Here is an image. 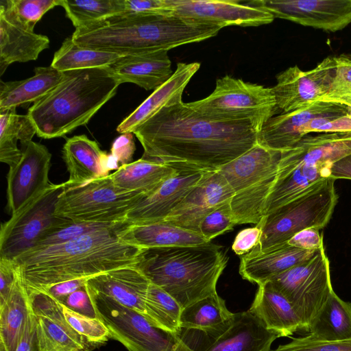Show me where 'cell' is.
Listing matches in <instances>:
<instances>
[{
	"label": "cell",
	"instance_id": "6da1fadb",
	"mask_svg": "<svg viewBox=\"0 0 351 351\" xmlns=\"http://www.w3.org/2000/svg\"><path fill=\"white\" fill-rule=\"evenodd\" d=\"M267 120L208 119L181 101L161 108L133 133L144 150L141 158L213 171L254 147Z\"/></svg>",
	"mask_w": 351,
	"mask_h": 351
},
{
	"label": "cell",
	"instance_id": "7a4b0ae2",
	"mask_svg": "<svg viewBox=\"0 0 351 351\" xmlns=\"http://www.w3.org/2000/svg\"><path fill=\"white\" fill-rule=\"evenodd\" d=\"M114 227L85 234L64 243L28 250L14 260L27 291H44L68 280L138 263L145 249L121 241Z\"/></svg>",
	"mask_w": 351,
	"mask_h": 351
},
{
	"label": "cell",
	"instance_id": "3957f363",
	"mask_svg": "<svg viewBox=\"0 0 351 351\" xmlns=\"http://www.w3.org/2000/svg\"><path fill=\"white\" fill-rule=\"evenodd\" d=\"M221 29L173 14H121L76 28L71 38L82 47L127 56L200 42Z\"/></svg>",
	"mask_w": 351,
	"mask_h": 351
},
{
	"label": "cell",
	"instance_id": "277c9868",
	"mask_svg": "<svg viewBox=\"0 0 351 351\" xmlns=\"http://www.w3.org/2000/svg\"><path fill=\"white\" fill-rule=\"evenodd\" d=\"M63 73L60 83L27 113L43 138L62 137L86 124L121 84L109 66Z\"/></svg>",
	"mask_w": 351,
	"mask_h": 351
},
{
	"label": "cell",
	"instance_id": "5b68a950",
	"mask_svg": "<svg viewBox=\"0 0 351 351\" xmlns=\"http://www.w3.org/2000/svg\"><path fill=\"white\" fill-rule=\"evenodd\" d=\"M228 261L227 250L208 242L145 249L136 266L150 282L169 293L184 308L217 293V281Z\"/></svg>",
	"mask_w": 351,
	"mask_h": 351
},
{
	"label": "cell",
	"instance_id": "8992f818",
	"mask_svg": "<svg viewBox=\"0 0 351 351\" xmlns=\"http://www.w3.org/2000/svg\"><path fill=\"white\" fill-rule=\"evenodd\" d=\"M281 153L256 143L218 169L234 192L230 205L236 225H256L265 216Z\"/></svg>",
	"mask_w": 351,
	"mask_h": 351
},
{
	"label": "cell",
	"instance_id": "52a82bcc",
	"mask_svg": "<svg viewBox=\"0 0 351 351\" xmlns=\"http://www.w3.org/2000/svg\"><path fill=\"white\" fill-rule=\"evenodd\" d=\"M335 181L330 177L266 215L258 223L262 234L254 248L265 252L287 243L304 229L324 228L338 201Z\"/></svg>",
	"mask_w": 351,
	"mask_h": 351
},
{
	"label": "cell",
	"instance_id": "ba28073f",
	"mask_svg": "<svg viewBox=\"0 0 351 351\" xmlns=\"http://www.w3.org/2000/svg\"><path fill=\"white\" fill-rule=\"evenodd\" d=\"M64 184L56 215L75 222L123 223L128 213L145 193L121 189L110 175L80 184Z\"/></svg>",
	"mask_w": 351,
	"mask_h": 351
},
{
	"label": "cell",
	"instance_id": "9c48e42d",
	"mask_svg": "<svg viewBox=\"0 0 351 351\" xmlns=\"http://www.w3.org/2000/svg\"><path fill=\"white\" fill-rule=\"evenodd\" d=\"M87 291L110 338L128 351H195L180 335L153 325L138 311L109 296Z\"/></svg>",
	"mask_w": 351,
	"mask_h": 351
},
{
	"label": "cell",
	"instance_id": "30bf717a",
	"mask_svg": "<svg viewBox=\"0 0 351 351\" xmlns=\"http://www.w3.org/2000/svg\"><path fill=\"white\" fill-rule=\"evenodd\" d=\"M64 182L51 184L25 207L1 225L0 257L14 260L33 249L45 234L71 220L56 215Z\"/></svg>",
	"mask_w": 351,
	"mask_h": 351
},
{
	"label": "cell",
	"instance_id": "8fae6325",
	"mask_svg": "<svg viewBox=\"0 0 351 351\" xmlns=\"http://www.w3.org/2000/svg\"><path fill=\"white\" fill-rule=\"evenodd\" d=\"M186 104L200 115L216 120L269 119L276 114L272 88L230 75L218 79L214 90L206 98Z\"/></svg>",
	"mask_w": 351,
	"mask_h": 351
},
{
	"label": "cell",
	"instance_id": "7c38bea8",
	"mask_svg": "<svg viewBox=\"0 0 351 351\" xmlns=\"http://www.w3.org/2000/svg\"><path fill=\"white\" fill-rule=\"evenodd\" d=\"M268 281L292 304L303 322L304 332H309L311 322L333 290L324 247L309 260Z\"/></svg>",
	"mask_w": 351,
	"mask_h": 351
},
{
	"label": "cell",
	"instance_id": "4fadbf2b",
	"mask_svg": "<svg viewBox=\"0 0 351 351\" xmlns=\"http://www.w3.org/2000/svg\"><path fill=\"white\" fill-rule=\"evenodd\" d=\"M336 68L335 57L328 56L311 70L304 71L295 65L278 74L272 87L276 114L298 110L327 95Z\"/></svg>",
	"mask_w": 351,
	"mask_h": 351
},
{
	"label": "cell",
	"instance_id": "5bb4252c",
	"mask_svg": "<svg viewBox=\"0 0 351 351\" xmlns=\"http://www.w3.org/2000/svg\"><path fill=\"white\" fill-rule=\"evenodd\" d=\"M303 26L336 32L351 23V0H254L245 1Z\"/></svg>",
	"mask_w": 351,
	"mask_h": 351
},
{
	"label": "cell",
	"instance_id": "9a60e30c",
	"mask_svg": "<svg viewBox=\"0 0 351 351\" xmlns=\"http://www.w3.org/2000/svg\"><path fill=\"white\" fill-rule=\"evenodd\" d=\"M38 351H87L90 344L67 322L61 303L44 291H27Z\"/></svg>",
	"mask_w": 351,
	"mask_h": 351
},
{
	"label": "cell",
	"instance_id": "2e32d148",
	"mask_svg": "<svg viewBox=\"0 0 351 351\" xmlns=\"http://www.w3.org/2000/svg\"><path fill=\"white\" fill-rule=\"evenodd\" d=\"M22 147L20 160L10 167L7 175V210L10 215L51 184L49 180L51 154L47 147L32 141Z\"/></svg>",
	"mask_w": 351,
	"mask_h": 351
},
{
	"label": "cell",
	"instance_id": "e0dca14e",
	"mask_svg": "<svg viewBox=\"0 0 351 351\" xmlns=\"http://www.w3.org/2000/svg\"><path fill=\"white\" fill-rule=\"evenodd\" d=\"M171 14L221 28L230 25L259 26L273 22L267 11L236 0H168Z\"/></svg>",
	"mask_w": 351,
	"mask_h": 351
},
{
	"label": "cell",
	"instance_id": "ac0fdd59",
	"mask_svg": "<svg viewBox=\"0 0 351 351\" xmlns=\"http://www.w3.org/2000/svg\"><path fill=\"white\" fill-rule=\"evenodd\" d=\"M346 106L315 101L298 110L269 119L260 130L257 143L268 149L283 152L298 143L304 136V127L319 117L337 118L347 114Z\"/></svg>",
	"mask_w": 351,
	"mask_h": 351
},
{
	"label": "cell",
	"instance_id": "d6986e66",
	"mask_svg": "<svg viewBox=\"0 0 351 351\" xmlns=\"http://www.w3.org/2000/svg\"><path fill=\"white\" fill-rule=\"evenodd\" d=\"M176 175L144 193L128 213L123 226L163 221L191 192L206 171L178 169Z\"/></svg>",
	"mask_w": 351,
	"mask_h": 351
},
{
	"label": "cell",
	"instance_id": "ffe728a7",
	"mask_svg": "<svg viewBox=\"0 0 351 351\" xmlns=\"http://www.w3.org/2000/svg\"><path fill=\"white\" fill-rule=\"evenodd\" d=\"M233 195V191L218 170L206 171L163 221L199 233V226L204 217L219 206L231 201Z\"/></svg>",
	"mask_w": 351,
	"mask_h": 351
},
{
	"label": "cell",
	"instance_id": "44dd1931",
	"mask_svg": "<svg viewBox=\"0 0 351 351\" xmlns=\"http://www.w3.org/2000/svg\"><path fill=\"white\" fill-rule=\"evenodd\" d=\"M62 158L69 174V184H80L109 176L118 169L110 154L101 149L98 143L85 134L74 136L66 140L62 150Z\"/></svg>",
	"mask_w": 351,
	"mask_h": 351
},
{
	"label": "cell",
	"instance_id": "7402d4cb",
	"mask_svg": "<svg viewBox=\"0 0 351 351\" xmlns=\"http://www.w3.org/2000/svg\"><path fill=\"white\" fill-rule=\"evenodd\" d=\"M149 284L136 265L96 275L86 282L88 290L109 296L145 317V302Z\"/></svg>",
	"mask_w": 351,
	"mask_h": 351
},
{
	"label": "cell",
	"instance_id": "603a6c76",
	"mask_svg": "<svg viewBox=\"0 0 351 351\" xmlns=\"http://www.w3.org/2000/svg\"><path fill=\"white\" fill-rule=\"evenodd\" d=\"M277 338L247 311L234 313L231 324L199 351H270Z\"/></svg>",
	"mask_w": 351,
	"mask_h": 351
},
{
	"label": "cell",
	"instance_id": "cb8c5ba5",
	"mask_svg": "<svg viewBox=\"0 0 351 351\" xmlns=\"http://www.w3.org/2000/svg\"><path fill=\"white\" fill-rule=\"evenodd\" d=\"M317 250L300 249L288 243L265 252L254 248L241 257L239 274L244 280L259 285L309 260Z\"/></svg>",
	"mask_w": 351,
	"mask_h": 351
},
{
	"label": "cell",
	"instance_id": "d4e9b609",
	"mask_svg": "<svg viewBox=\"0 0 351 351\" xmlns=\"http://www.w3.org/2000/svg\"><path fill=\"white\" fill-rule=\"evenodd\" d=\"M198 62H179L171 77L158 87L117 126L120 134L134 132L141 125L165 106L182 101V93L199 70Z\"/></svg>",
	"mask_w": 351,
	"mask_h": 351
},
{
	"label": "cell",
	"instance_id": "484cf974",
	"mask_svg": "<svg viewBox=\"0 0 351 351\" xmlns=\"http://www.w3.org/2000/svg\"><path fill=\"white\" fill-rule=\"evenodd\" d=\"M167 51L122 56L109 67L120 84L133 83L147 90H155L173 73Z\"/></svg>",
	"mask_w": 351,
	"mask_h": 351
},
{
	"label": "cell",
	"instance_id": "4316f807",
	"mask_svg": "<svg viewBox=\"0 0 351 351\" xmlns=\"http://www.w3.org/2000/svg\"><path fill=\"white\" fill-rule=\"evenodd\" d=\"M248 311L278 337L304 332L303 322L292 304L269 281L258 285Z\"/></svg>",
	"mask_w": 351,
	"mask_h": 351
},
{
	"label": "cell",
	"instance_id": "83f0119b",
	"mask_svg": "<svg viewBox=\"0 0 351 351\" xmlns=\"http://www.w3.org/2000/svg\"><path fill=\"white\" fill-rule=\"evenodd\" d=\"M117 234L123 242L143 249L208 243L199 233L165 221L120 227Z\"/></svg>",
	"mask_w": 351,
	"mask_h": 351
},
{
	"label": "cell",
	"instance_id": "f1b7e54d",
	"mask_svg": "<svg viewBox=\"0 0 351 351\" xmlns=\"http://www.w3.org/2000/svg\"><path fill=\"white\" fill-rule=\"evenodd\" d=\"M49 43L47 36L22 27L0 12L1 75L12 63L36 60Z\"/></svg>",
	"mask_w": 351,
	"mask_h": 351
},
{
	"label": "cell",
	"instance_id": "f546056e",
	"mask_svg": "<svg viewBox=\"0 0 351 351\" xmlns=\"http://www.w3.org/2000/svg\"><path fill=\"white\" fill-rule=\"evenodd\" d=\"M34 73L23 80L0 81V111L35 103L56 86L64 75L51 66L36 67Z\"/></svg>",
	"mask_w": 351,
	"mask_h": 351
},
{
	"label": "cell",
	"instance_id": "4dcf8cb0",
	"mask_svg": "<svg viewBox=\"0 0 351 351\" xmlns=\"http://www.w3.org/2000/svg\"><path fill=\"white\" fill-rule=\"evenodd\" d=\"M16 266L12 289L6 300L0 304V345L5 351H16L30 313L28 292L20 269Z\"/></svg>",
	"mask_w": 351,
	"mask_h": 351
},
{
	"label": "cell",
	"instance_id": "1f68e13d",
	"mask_svg": "<svg viewBox=\"0 0 351 351\" xmlns=\"http://www.w3.org/2000/svg\"><path fill=\"white\" fill-rule=\"evenodd\" d=\"M234 315L217 292L182 308L180 326L182 330L201 331L210 339L231 324Z\"/></svg>",
	"mask_w": 351,
	"mask_h": 351
},
{
	"label": "cell",
	"instance_id": "d6a6232c",
	"mask_svg": "<svg viewBox=\"0 0 351 351\" xmlns=\"http://www.w3.org/2000/svg\"><path fill=\"white\" fill-rule=\"evenodd\" d=\"M178 169L163 162L140 158L110 173L114 184L126 191L148 193L176 175Z\"/></svg>",
	"mask_w": 351,
	"mask_h": 351
},
{
	"label": "cell",
	"instance_id": "836d02e7",
	"mask_svg": "<svg viewBox=\"0 0 351 351\" xmlns=\"http://www.w3.org/2000/svg\"><path fill=\"white\" fill-rule=\"evenodd\" d=\"M309 333L328 341L351 339V303L341 300L332 290L311 322Z\"/></svg>",
	"mask_w": 351,
	"mask_h": 351
},
{
	"label": "cell",
	"instance_id": "e575fe53",
	"mask_svg": "<svg viewBox=\"0 0 351 351\" xmlns=\"http://www.w3.org/2000/svg\"><path fill=\"white\" fill-rule=\"evenodd\" d=\"M15 109L0 111V161L10 167L15 165L22 156L17 141L25 144L36 134L27 114H18Z\"/></svg>",
	"mask_w": 351,
	"mask_h": 351
},
{
	"label": "cell",
	"instance_id": "d590c367",
	"mask_svg": "<svg viewBox=\"0 0 351 351\" xmlns=\"http://www.w3.org/2000/svg\"><path fill=\"white\" fill-rule=\"evenodd\" d=\"M122 56L78 46L71 36L66 38L55 52L51 66L60 72L106 67Z\"/></svg>",
	"mask_w": 351,
	"mask_h": 351
},
{
	"label": "cell",
	"instance_id": "8d00e7d4",
	"mask_svg": "<svg viewBox=\"0 0 351 351\" xmlns=\"http://www.w3.org/2000/svg\"><path fill=\"white\" fill-rule=\"evenodd\" d=\"M145 306L146 318L151 324L169 332L180 335L182 308L172 296L150 282Z\"/></svg>",
	"mask_w": 351,
	"mask_h": 351
},
{
	"label": "cell",
	"instance_id": "74e56055",
	"mask_svg": "<svg viewBox=\"0 0 351 351\" xmlns=\"http://www.w3.org/2000/svg\"><path fill=\"white\" fill-rule=\"evenodd\" d=\"M59 5L76 29L123 14L125 0H60Z\"/></svg>",
	"mask_w": 351,
	"mask_h": 351
},
{
	"label": "cell",
	"instance_id": "f35d334b",
	"mask_svg": "<svg viewBox=\"0 0 351 351\" xmlns=\"http://www.w3.org/2000/svg\"><path fill=\"white\" fill-rule=\"evenodd\" d=\"M1 3L0 12L22 27L34 31L44 14L59 5L60 0H5Z\"/></svg>",
	"mask_w": 351,
	"mask_h": 351
},
{
	"label": "cell",
	"instance_id": "ab89813d",
	"mask_svg": "<svg viewBox=\"0 0 351 351\" xmlns=\"http://www.w3.org/2000/svg\"><path fill=\"white\" fill-rule=\"evenodd\" d=\"M117 226H123V223H86L70 221L43 236L33 249L64 243L85 234Z\"/></svg>",
	"mask_w": 351,
	"mask_h": 351
},
{
	"label": "cell",
	"instance_id": "60d3db41",
	"mask_svg": "<svg viewBox=\"0 0 351 351\" xmlns=\"http://www.w3.org/2000/svg\"><path fill=\"white\" fill-rule=\"evenodd\" d=\"M62 306L69 324L91 345L103 344L110 338L108 328L98 318H91L80 315L62 304Z\"/></svg>",
	"mask_w": 351,
	"mask_h": 351
},
{
	"label": "cell",
	"instance_id": "b9f144b4",
	"mask_svg": "<svg viewBox=\"0 0 351 351\" xmlns=\"http://www.w3.org/2000/svg\"><path fill=\"white\" fill-rule=\"evenodd\" d=\"M230 202L219 206L207 215L199 226V234L208 241L226 232L233 230L236 225Z\"/></svg>",
	"mask_w": 351,
	"mask_h": 351
},
{
	"label": "cell",
	"instance_id": "7bdbcfd3",
	"mask_svg": "<svg viewBox=\"0 0 351 351\" xmlns=\"http://www.w3.org/2000/svg\"><path fill=\"white\" fill-rule=\"evenodd\" d=\"M274 351H351V339L328 341L311 334L294 338L288 343L280 345Z\"/></svg>",
	"mask_w": 351,
	"mask_h": 351
},
{
	"label": "cell",
	"instance_id": "ee69618b",
	"mask_svg": "<svg viewBox=\"0 0 351 351\" xmlns=\"http://www.w3.org/2000/svg\"><path fill=\"white\" fill-rule=\"evenodd\" d=\"M336 74L328 93L324 96H340L351 94V55L335 56Z\"/></svg>",
	"mask_w": 351,
	"mask_h": 351
},
{
	"label": "cell",
	"instance_id": "f6af8a7d",
	"mask_svg": "<svg viewBox=\"0 0 351 351\" xmlns=\"http://www.w3.org/2000/svg\"><path fill=\"white\" fill-rule=\"evenodd\" d=\"M60 302L63 306L80 315L91 318H97L86 285L64 298Z\"/></svg>",
	"mask_w": 351,
	"mask_h": 351
},
{
	"label": "cell",
	"instance_id": "bcb514c9",
	"mask_svg": "<svg viewBox=\"0 0 351 351\" xmlns=\"http://www.w3.org/2000/svg\"><path fill=\"white\" fill-rule=\"evenodd\" d=\"M132 132L121 134L113 142L110 155L115 162L121 165L132 162L136 147Z\"/></svg>",
	"mask_w": 351,
	"mask_h": 351
},
{
	"label": "cell",
	"instance_id": "7dc6e473",
	"mask_svg": "<svg viewBox=\"0 0 351 351\" xmlns=\"http://www.w3.org/2000/svg\"><path fill=\"white\" fill-rule=\"evenodd\" d=\"M172 14L168 0H125L123 14Z\"/></svg>",
	"mask_w": 351,
	"mask_h": 351
},
{
	"label": "cell",
	"instance_id": "c3c4849f",
	"mask_svg": "<svg viewBox=\"0 0 351 351\" xmlns=\"http://www.w3.org/2000/svg\"><path fill=\"white\" fill-rule=\"evenodd\" d=\"M261 234V227L258 224L241 230L234 239L232 250L239 256L247 254L259 244Z\"/></svg>",
	"mask_w": 351,
	"mask_h": 351
},
{
	"label": "cell",
	"instance_id": "681fc988",
	"mask_svg": "<svg viewBox=\"0 0 351 351\" xmlns=\"http://www.w3.org/2000/svg\"><path fill=\"white\" fill-rule=\"evenodd\" d=\"M317 228L304 229L293 236L287 243L306 250H317L324 247L323 237Z\"/></svg>",
	"mask_w": 351,
	"mask_h": 351
},
{
	"label": "cell",
	"instance_id": "f907efd6",
	"mask_svg": "<svg viewBox=\"0 0 351 351\" xmlns=\"http://www.w3.org/2000/svg\"><path fill=\"white\" fill-rule=\"evenodd\" d=\"M16 274V266L14 261L0 257V304L9 296Z\"/></svg>",
	"mask_w": 351,
	"mask_h": 351
},
{
	"label": "cell",
	"instance_id": "816d5d0a",
	"mask_svg": "<svg viewBox=\"0 0 351 351\" xmlns=\"http://www.w3.org/2000/svg\"><path fill=\"white\" fill-rule=\"evenodd\" d=\"M87 279L80 278L62 282L49 287L44 291L60 302L64 298L84 286Z\"/></svg>",
	"mask_w": 351,
	"mask_h": 351
},
{
	"label": "cell",
	"instance_id": "f5cc1de1",
	"mask_svg": "<svg viewBox=\"0 0 351 351\" xmlns=\"http://www.w3.org/2000/svg\"><path fill=\"white\" fill-rule=\"evenodd\" d=\"M315 132L350 133L351 117L346 114L344 116L332 119L318 128Z\"/></svg>",
	"mask_w": 351,
	"mask_h": 351
},
{
	"label": "cell",
	"instance_id": "db71d44e",
	"mask_svg": "<svg viewBox=\"0 0 351 351\" xmlns=\"http://www.w3.org/2000/svg\"><path fill=\"white\" fill-rule=\"evenodd\" d=\"M0 351H5L1 345ZM16 351H38L35 343L34 321L31 309L23 335Z\"/></svg>",
	"mask_w": 351,
	"mask_h": 351
},
{
	"label": "cell",
	"instance_id": "11a10c76",
	"mask_svg": "<svg viewBox=\"0 0 351 351\" xmlns=\"http://www.w3.org/2000/svg\"><path fill=\"white\" fill-rule=\"evenodd\" d=\"M330 177L351 180V154L336 162L331 168Z\"/></svg>",
	"mask_w": 351,
	"mask_h": 351
},
{
	"label": "cell",
	"instance_id": "9f6ffc18",
	"mask_svg": "<svg viewBox=\"0 0 351 351\" xmlns=\"http://www.w3.org/2000/svg\"><path fill=\"white\" fill-rule=\"evenodd\" d=\"M317 101L332 102L351 107V94L340 96H323Z\"/></svg>",
	"mask_w": 351,
	"mask_h": 351
},
{
	"label": "cell",
	"instance_id": "6f0895ef",
	"mask_svg": "<svg viewBox=\"0 0 351 351\" xmlns=\"http://www.w3.org/2000/svg\"><path fill=\"white\" fill-rule=\"evenodd\" d=\"M348 112H347V114L349 115L350 117H351V107H348Z\"/></svg>",
	"mask_w": 351,
	"mask_h": 351
}]
</instances>
